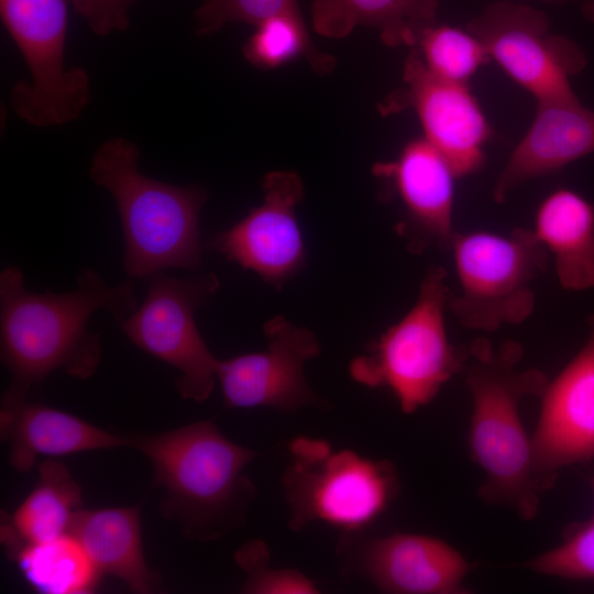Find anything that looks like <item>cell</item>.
I'll return each instance as SVG.
<instances>
[{"mask_svg":"<svg viewBox=\"0 0 594 594\" xmlns=\"http://www.w3.org/2000/svg\"><path fill=\"white\" fill-rule=\"evenodd\" d=\"M138 306L131 280L109 286L95 270L80 272L75 290L35 294L26 289L19 267H6L0 273V349L11 384L4 393L28 397L57 370L91 377L101 344L88 329L89 318L105 310L120 324Z\"/></svg>","mask_w":594,"mask_h":594,"instance_id":"6da1fadb","label":"cell"},{"mask_svg":"<svg viewBox=\"0 0 594 594\" xmlns=\"http://www.w3.org/2000/svg\"><path fill=\"white\" fill-rule=\"evenodd\" d=\"M521 358L516 341L494 346L480 338L471 343L462 372L472 398L470 453L485 475L479 495L530 520L544 490L519 408L526 397H539L549 378L538 370L520 369Z\"/></svg>","mask_w":594,"mask_h":594,"instance_id":"7a4b0ae2","label":"cell"},{"mask_svg":"<svg viewBox=\"0 0 594 594\" xmlns=\"http://www.w3.org/2000/svg\"><path fill=\"white\" fill-rule=\"evenodd\" d=\"M127 438L152 464L154 487L163 492L161 514L185 537L213 540L243 519L254 494L244 470L258 452L229 440L209 420Z\"/></svg>","mask_w":594,"mask_h":594,"instance_id":"3957f363","label":"cell"},{"mask_svg":"<svg viewBox=\"0 0 594 594\" xmlns=\"http://www.w3.org/2000/svg\"><path fill=\"white\" fill-rule=\"evenodd\" d=\"M139 157L136 144L113 138L98 147L89 169L92 182L108 190L117 205L127 274L147 279L167 268L199 270V216L207 191L150 178L140 172Z\"/></svg>","mask_w":594,"mask_h":594,"instance_id":"277c9868","label":"cell"},{"mask_svg":"<svg viewBox=\"0 0 594 594\" xmlns=\"http://www.w3.org/2000/svg\"><path fill=\"white\" fill-rule=\"evenodd\" d=\"M446 277L442 267H431L413 307L371 344L367 354L350 364L354 381L372 388L387 387L405 414L428 405L463 371L466 360L468 352L458 350L448 337L444 315L451 295Z\"/></svg>","mask_w":594,"mask_h":594,"instance_id":"5b68a950","label":"cell"},{"mask_svg":"<svg viewBox=\"0 0 594 594\" xmlns=\"http://www.w3.org/2000/svg\"><path fill=\"white\" fill-rule=\"evenodd\" d=\"M448 249L460 287L457 296H450L448 309L462 326L490 332L531 315L534 282L549 261L532 229L455 230Z\"/></svg>","mask_w":594,"mask_h":594,"instance_id":"8992f818","label":"cell"},{"mask_svg":"<svg viewBox=\"0 0 594 594\" xmlns=\"http://www.w3.org/2000/svg\"><path fill=\"white\" fill-rule=\"evenodd\" d=\"M289 450L283 487L293 530L312 521L359 530L378 518L397 492V474L388 461L351 450L334 452L328 442L307 437L294 439Z\"/></svg>","mask_w":594,"mask_h":594,"instance_id":"52a82bcc","label":"cell"},{"mask_svg":"<svg viewBox=\"0 0 594 594\" xmlns=\"http://www.w3.org/2000/svg\"><path fill=\"white\" fill-rule=\"evenodd\" d=\"M0 14L31 77L13 87V111L40 128L77 119L89 102L90 85L84 68L65 67L67 0H0Z\"/></svg>","mask_w":594,"mask_h":594,"instance_id":"ba28073f","label":"cell"},{"mask_svg":"<svg viewBox=\"0 0 594 594\" xmlns=\"http://www.w3.org/2000/svg\"><path fill=\"white\" fill-rule=\"evenodd\" d=\"M147 283L143 302L119 327L139 349L178 371L182 398L204 402L215 388L220 360L202 339L195 314L210 302L220 282L211 272L173 277L163 271Z\"/></svg>","mask_w":594,"mask_h":594,"instance_id":"9c48e42d","label":"cell"},{"mask_svg":"<svg viewBox=\"0 0 594 594\" xmlns=\"http://www.w3.org/2000/svg\"><path fill=\"white\" fill-rule=\"evenodd\" d=\"M466 29L490 59L537 101L576 98L570 78L585 66L584 55L572 41L551 32L543 11L498 1L474 16Z\"/></svg>","mask_w":594,"mask_h":594,"instance_id":"30bf717a","label":"cell"},{"mask_svg":"<svg viewBox=\"0 0 594 594\" xmlns=\"http://www.w3.org/2000/svg\"><path fill=\"white\" fill-rule=\"evenodd\" d=\"M403 81L402 88L378 105L380 112L387 116L413 109L424 138L442 153L459 177L480 170L492 129L468 85L432 75L415 48L405 61Z\"/></svg>","mask_w":594,"mask_h":594,"instance_id":"8fae6325","label":"cell"},{"mask_svg":"<svg viewBox=\"0 0 594 594\" xmlns=\"http://www.w3.org/2000/svg\"><path fill=\"white\" fill-rule=\"evenodd\" d=\"M263 331L265 350L220 360L217 381L226 406L273 407L289 413L308 405L323 406L305 376L306 363L320 353L315 333L284 316L265 322Z\"/></svg>","mask_w":594,"mask_h":594,"instance_id":"7c38bea8","label":"cell"},{"mask_svg":"<svg viewBox=\"0 0 594 594\" xmlns=\"http://www.w3.org/2000/svg\"><path fill=\"white\" fill-rule=\"evenodd\" d=\"M263 204L230 229L209 240L205 250L218 252L266 283L280 288L306 262V249L296 218L304 184L295 172L278 170L262 180Z\"/></svg>","mask_w":594,"mask_h":594,"instance_id":"4fadbf2b","label":"cell"},{"mask_svg":"<svg viewBox=\"0 0 594 594\" xmlns=\"http://www.w3.org/2000/svg\"><path fill=\"white\" fill-rule=\"evenodd\" d=\"M531 437L534 465L543 490L563 468L594 459V331L539 396Z\"/></svg>","mask_w":594,"mask_h":594,"instance_id":"5bb4252c","label":"cell"},{"mask_svg":"<svg viewBox=\"0 0 594 594\" xmlns=\"http://www.w3.org/2000/svg\"><path fill=\"white\" fill-rule=\"evenodd\" d=\"M375 176L389 180L405 210L414 251L429 244L449 246L453 229L455 179L449 161L424 136L407 142L394 161L374 164Z\"/></svg>","mask_w":594,"mask_h":594,"instance_id":"9a60e30c","label":"cell"},{"mask_svg":"<svg viewBox=\"0 0 594 594\" xmlns=\"http://www.w3.org/2000/svg\"><path fill=\"white\" fill-rule=\"evenodd\" d=\"M594 152V111L578 98L537 101L535 118L493 186L502 204L525 182L542 177Z\"/></svg>","mask_w":594,"mask_h":594,"instance_id":"2e32d148","label":"cell"},{"mask_svg":"<svg viewBox=\"0 0 594 594\" xmlns=\"http://www.w3.org/2000/svg\"><path fill=\"white\" fill-rule=\"evenodd\" d=\"M0 433L9 444L10 466L20 473L30 471L38 457L57 458L128 447L127 436L111 433L69 413L7 393L1 398Z\"/></svg>","mask_w":594,"mask_h":594,"instance_id":"e0dca14e","label":"cell"},{"mask_svg":"<svg viewBox=\"0 0 594 594\" xmlns=\"http://www.w3.org/2000/svg\"><path fill=\"white\" fill-rule=\"evenodd\" d=\"M363 566L374 584L398 594H465V558L442 539L394 534L371 542Z\"/></svg>","mask_w":594,"mask_h":594,"instance_id":"ac0fdd59","label":"cell"},{"mask_svg":"<svg viewBox=\"0 0 594 594\" xmlns=\"http://www.w3.org/2000/svg\"><path fill=\"white\" fill-rule=\"evenodd\" d=\"M532 231L552 257L563 289L594 288V206L591 201L569 188L551 191L536 210Z\"/></svg>","mask_w":594,"mask_h":594,"instance_id":"d6986e66","label":"cell"},{"mask_svg":"<svg viewBox=\"0 0 594 594\" xmlns=\"http://www.w3.org/2000/svg\"><path fill=\"white\" fill-rule=\"evenodd\" d=\"M101 574L122 581L138 594L156 592L160 579L146 563L140 506L80 509L70 526Z\"/></svg>","mask_w":594,"mask_h":594,"instance_id":"ffe728a7","label":"cell"},{"mask_svg":"<svg viewBox=\"0 0 594 594\" xmlns=\"http://www.w3.org/2000/svg\"><path fill=\"white\" fill-rule=\"evenodd\" d=\"M439 0H314L315 32L343 38L356 26L375 28L391 47H415L421 33L437 23Z\"/></svg>","mask_w":594,"mask_h":594,"instance_id":"44dd1931","label":"cell"},{"mask_svg":"<svg viewBox=\"0 0 594 594\" xmlns=\"http://www.w3.org/2000/svg\"><path fill=\"white\" fill-rule=\"evenodd\" d=\"M81 505V487L67 465L46 459L30 494L12 514L2 512L1 540L38 543L69 534Z\"/></svg>","mask_w":594,"mask_h":594,"instance_id":"7402d4cb","label":"cell"},{"mask_svg":"<svg viewBox=\"0 0 594 594\" xmlns=\"http://www.w3.org/2000/svg\"><path fill=\"white\" fill-rule=\"evenodd\" d=\"M1 542L25 582L38 593L88 594L99 584L102 574L72 534L38 543Z\"/></svg>","mask_w":594,"mask_h":594,"instance_id":"603a6c76","label":"cell"},{"mask_svg":"<svg viewBox=\"0 0 594 594\" xmlns=\"http://www.w3.org/2000/svg\"><path fill=\"white\" fill-rule=\"evenodd\" d=\"M255 26L242 48L251 65L273 69L302 57L319 76L329 75L336 68V57L314 44L302 15H276Z\"/></svg>","mask_w":594,"mask_h":594,"instance_id":"cb8c5ba5","label":"cell"},{"mask_svg":"<svg viewBox=\"0 0 594 594\" xmlns=\"http://www.w3.org/2000/svg\"><path fill=\"white\" fill-rule=\"evenodd\" d=\"M425 67L435 76L466 84L490 57L481 42L466 29L433 24L415 47Z\"/></svg>","mask_w":594,"mask_h":594,"instance_id":"d4e9b609","label":"cell"},{"mask_svg":"<svg viewBox=\"0 0 594 594\" xmlns=\"http://www.w3.org/2000/svg\"><path fill=\"white\" fill-rule=\"evenodd\" d=\"M526 568L569 581H593L594 515L572 525L560 544L529 560Z\"/></svg>","mask_w":594,"mask_h":594,"instance_id":"484cf974","label":"cell"},{"mask_svg":"<svg viewBox=\"0 0 594 594\" xmlns=\"http://www.w3.org/2000/svg\"><path fill=\"white\" fill-rule=\"evenodd\" d=\"M270 550L261 540H251L239 548L234 554L235 563L245 572L242 587L249 594H316L315 582L295 569H274L268 566Z\"/></svg>","mask_w":594,"mask_h":594,"instance_id":"4316f807","label":"cell"},{"mask_svg":"<svg viewBox=\"0 0 594 594\" xmlns=\"http://www.w3.org/2000/svg\"><path fill=\"white\" fill-rule=\"evenodd\" d=\"M301 15L297 0H205L195 12L196 34L209 35L230 22L257 25L276 15Z\"/></svg>","mask_w":594,"mask_h":594,"instance_id":"83f0119b","label":"cell"},{"mask_svg":"<svg viewBox=\"0 0 594 594\" xmlns=\"http://www.w3.org/2000/svg\"><path fill=\"white\" fill-rule=\"evenodd\" d=\"M134 0H72L90 30L105 36L129 26L128 10Z\"/></svg>","mask_w":594,"mask_h":594,"instance_id":"f1b7e54d","label":"cell"},{"mask_svg":"<svg viewBox=\"0 0 594 594\" xmlns=\"http://www.w3.org/2000/svg\"><path fill=\"white\" fill-rule=\"evenodd\" d=\"M583 11L588 19L594 20V0H585Z\"/></svg>","mask_w":594,"mask_h":594,"instance_id":"f546056e","label":"cell"},{"mask_svg":"<svg viewBox=\"0 0 594 594\" xmlns=\"http://www.w3.org/2000/svg\"><path fill=\"white\" fill-rule=\"evenodd\" d=\"M544 1L552 2V3H566L574 0H544Z\"/></svg>","mask_w":594,"mask_h":594,"instance_id":"4dcf8cb0","label":"cell"},{"mask_svg":"<svg viewBox=\"0 0 594 594\" xmlns=\"http://www.w3.org/2000/svg\"><path fill=\"white\" fill-rule=\"evenodd\" d=\"M590 485H591L593 496H594V477L591 479ZM593 515H594V513H593Z\"/></svg>","mask_w":594,"mask_h":594,"instance_id":"1f68e13d","label":"cell"}]
</instances>
